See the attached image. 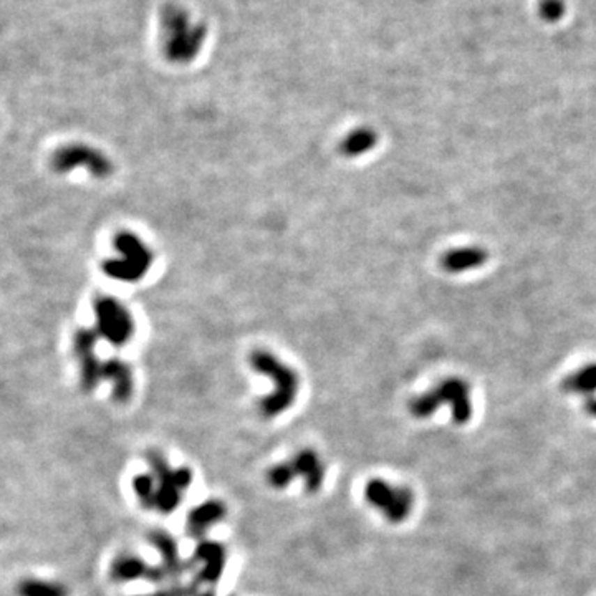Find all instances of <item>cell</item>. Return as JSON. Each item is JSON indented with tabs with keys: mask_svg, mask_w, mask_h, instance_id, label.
I'll return each instance as SVG.
<instances>
[{
	"mask_svg": "<svg viewBox=\"0 0 596 596\" xmlns=\"http://www.w3.org/2000/svg\"><path fill=\"white\" fill-rule=\"evenodd\" d=\"M250 366L255 373L268 376L273 383V391L270 395L262 397L260 401V411L265 418H275L278 414L285 413L291 404L295 403L298 395V376L290 366L270 351L257 350L249 358Z\"/></svg>",
	"mask_w": 596,
	"mask_h": 596,
	"instance_id": "6da1fadb",
	"label": "cell"
},
{
	"mask_svg": "<svg viewBox=\"0 0 596 596\" xmlns=\"http://www.w3.org/2000/svg\"><path fill=\"white\" fill-rule=\"evenodd\" d=\"M443 404L450 406L452 421L464 426L472 418V401L469 383L461 378H448L441 381L432 390L414 396L409 401L408 409L411 416L416 419L431 418Z\"/></svg>",
	"mask_w": 596,
	"mask_h": 596,
	"instance_id": "7a4b0ae2",
	"label": "cell"
},
{
	"mask_svg": "<svg viewBox=\"0 0 596 596\" xmlns=\"http://www.w3.org/2000/svg\"><path fill=\"white\" fill-rule=\"evenodd\" d=\"M118 257L106 260L103 272L119 282H138L149 272L153 252L136 234L119 232L114 237Z\"/></svg>",
	"mask_w": 596,
	"mask_h": 596,
	"instance_id": "3957f363",
	"label": "cell"
},
{
	"mask_svg": "<svg viewBox=\"0 0 596 596\" xmlns=\"http://www.w3.org/2000/svg\"><path fill=\"white\" fill-rule=\"evenodd\" d=\"M365 498L390 524H403L414 509V494L406 485H392L383 479H371L365 485Z\"/></svg>",
	"mask_w": 596,
	"mask_h": 596,
	"instance_id": "277c9868",
	"label": "cell"
},
{
	"mask_svg": "<svg viewBox=\"0 0 596 596\" xmlns=\"http://www.w3.org/2000/svg\"><path fill=\"white\" fill-rule=\"evenodd\" d=\"M96 333L113 346H125L135 337V320L121 302L113 297H98L93 303Z\"/></svg>",
	"mask_w": 596,
	"mask_h": 596,
	"instance_id": "5b68a950",
	"label": "cell"
},
{
	"mask_svg": "<svg viewBox=\"0 0 596 596\" xmlns=\"http://www.w3.org/2000/svg\"><path fill=\"white\" fill-rule=\"evenodd\" d=\"M52 167L60 174L73 171L75 167H85L96 179H106L112 176L113 165L100 149L88 144H66L52 156Z\"/></svg>",
	"mask_w": 596,
	"mask_h": 596,
	"instance_id": "8992f818",
	"label": "cell"
},
{
	"mask_svg": "<svg viewBox=\"0 0 596 596\" xmlns=\"http://www.w3.org/2000/svg\"><path fill=\"white\" fill-rule=\"evenodd\" d=\"M96 330L79 328L73 338V351L79 368V388L85 392L96 390L103 379V363L96 355Z\"/></svg>",
	"mask_w": 596,
	"mask_h": 596,
	"instance_id": "52a82bcc",
	"label": "cell"
},
{
	"mask_svg": "<svg viewBox=\"0 0 596 596\" xmlns=\"http://www.w3.org/2000/svg\"><path fill=\"white\" fill-rule=\"evenodd\" d=\"M146 459H148L149 466H151V474L158 482L156 509L165 515L172 514L179 509L184 494V490L176 482L174 469H171L169 462L159 450H148Z\"/></svg>",
	"mask_w": 596,
	"mask_h": 596,
	"instance_id": "ba28073f",
	"label": "cell"
},
{
	"mask_svg": "<svg viewBox=\"0 0 596 596\" xmlns=\"http://www.w3.org/2000/svg\"><path fill=\"white\" fill-rule=\"evenodd\" d=\"M192 558L196 562L204 563V567L196 576L197 585H201V583L215 585L224 575L225 565H227V550L220 542L199 540L196 549H194Z\"/></svg>",
	"mask_w": 596,
	"mask_h": 596,
	"instance_id": "9c48e42d",
	"label": "cell"
},
{
	"mask_svg": "<svg viewBox=\"0 0 596 596\" xmlns=\"http://www.w3.org/2000/svg\"><path fill=\"white\" fill-rule=\"evenodd\" d=\"M148 542L154 547V550L161 555V565L166 568L171 578H178L183 575L188 565L183 562L179 553L178 540L165 530L156 528L148 533Z\"/></svg>",
	"mask_w": 596,
	"mask_h": 596,
	"instance_id": "30bf717a",
	"label": "cell"
},
{
	"mask_svg": "<svg viewBox=\"0 0 596 596\" xmlns=\"http://www.w3.org/2000/svg\"><path fill=\"white\" fill-rule=\"evenodd\" d=\"M225 515H227L225 503L222 501H217V498H209V501L199 503L189 512L185 528H188L189 535L199 538L204 535L207 528L219 524Z\"/></svg>",
	"mask_w": 596,
	"mask_h": 596,
	"instance_id": "8fae6325",
	"label": "cell"
},
{
	"mask_svg": "<svg viewBox=\"0 0 596 596\" xmlns=\"http://www.w3.org/2000/svg\"><path fill=\"white\" fill-rule=\"evenodd\" d=\"M297 475L303 477V487L308 494L320 492L325 482V467L313 449H302L291 459Z\"/></svg>",
	"mask_w": 596,
	"mask_h": 596,
	"instance_id": "7c38bea8",
	"label": "cell"
},
{
	"mask_svg": "<svg viewBox=\"0 0 596 596\" xmlns=\"http://www.w3.org/2000/svg\"><path fill=\"white\" fill-rule=\"evenodd\" d=\"M103 379L113 383V399L125 404L135 392V379L130 365L119 358H109L103 363Z\"/></svg>",
	"mask_w": 596,
	"mask_h": 596,
	"instance_id": "4fadbf2b",
	"label": "cell"
},
{
	"mask_svg": "<svg viewBox=\"0 0 596 596\" xmlns=\"http://www.w3.org/2000/svg\"><path fill=\"white\" fill-rule=\"evenodd\" d=\"M487 260L489 254L482 247H457V249L448 250L441 257V267L449 273H462L482 267Z\"/></svg>",
	"mask_w": 596,
	"mask_h": 596,
	"instance_id": "5bb4252c",
	"label": "cell"
},
{
	"mask_svg": "<svg viewBox=\"0 0 596 596\" xmlns=\"http://www.w3.org/2000/svg\"><path fill=\"white\" fill-rule=\"evenodd\" d=\"M153 565L136 555H119L109 567V578L116 583L148 580Z\"/></svg>",
	"mask_w": 596,
	"mask_h": 596,
	"instance_id": "9a60e30c",
	"label": "cell"
},
{
	"mask_svg": "<svg viewBox=\"0 0 596 596\" xmlns=\"http://www.w3.org/2000/svg\"><path fill=\"white\" fill-rule=\"evenodd\" d=\"M378 143V135L376 131L371 130V128L361 126L353 130L346 138L342 139L339 143V153L346 158H358L363 156L371 149L374 148Z\"/></svg>",
	"mask_w": 596,
	"mask_h": 596,
	"instance_id": "2e32d148",
	"label": "cell"
},
{
	"mask_svg": "<svg viewBox=\"0 0 596 596\" xmlns=\"http://www.w3.org/2000/svg\"><path fill=\"white\" fill-rule=\"evenodd\" d=\"M560 388L567 395H593L596 391V363H590L568 374Z\"/></svg>",
	"mask_w": 596,
	"mask_h": 596,
	"instance_id": "e0dca14e",
	"label": "cell"
},
{
	"mask_svg": "<svg viewBox=\"0 0 596 596\" xmlns=\"http://www.w3.org/2000/svg\"><path fill=\"white\" fill-rule=\"evenodd\" d=\"M19 596H68V590L56 581L26 578L17 585Z\"/></svg>",
	"mask_w": 596,
	"mask_h": 596,
	"instance_id": "ac0fdd59",
	"label": "cell"
},
{
	"mask_svg": "<svg viewBox=\"0 0 596 596\" xmlns=\"http://www.w3.org/2000/svg\"><path fill=\"white\" fill-rule=\"evenodd\" d=\"M132 490L144 509H156L158 482L153 474H146V472L136 474L132 477Z\"/></svg>",
	"mask_w": 596,
	"mask_h": 596,
	"instance_id": "d6986e66",
	"label": "cell"
},
{
	"mask_svg": "<svg viewBox=\"0 0 596 596\" xmlns=\"http://www.w3.org/2000/svg\"><path fill=\"white\" fill-rule=\"evenodd\" d=\"M295 477L298 475L297 472H295L293 466H291V462L275 464V466H272L270 469L267 471V482L270 487L277 490H284L289 487V485L293 482Z\"/></svg>",
	"mask_w": 596,
	"mask_h": 596,
	"instance_id": "ffe728a7",
	"label": "cell"
},
{
	"mask_svg": "<svg viewBox=\"0 0 596 596\" xmlns=\"http://www.w3.org/2000/svg\"><path fill=\"white\" fill-rule=\"evenodd\" d=\"M538 13L545 22L560 20L565 13V2L563 0H540Z\"/></svg>",
	"mask_w": 596,
	"mask_h": 596,
	"instance_id": "44dd1931",
	"label": "cell"
},
{
	"mask_svg": "<svg viewBox=\"0 0 596 596\" xmlns=\"http://www.w3.org/2000/svg\"><path fill=\"white\" fill-rule=\"evenodd\" d=\"M197 586H199L197 583L194 581V583H191V585L167 586V588H161V590L151 591V593L136 595V596H196L199 593Z\"/></svg>",
	"mask_w": 596,
	"mask_h": 596,
	"instance_id": "7402d4cb",
	"label": "cell"
},
{
	"mask_svg": "<svg viewBox=\"0 0 596 596\" xmlns=\"http://www.w3.org/2000/svg\"><path fill=\"white\" fill-rule=\"evenodd\" d=\"M174 477H176V482H178V485L183 490H188L189 487H191L194 475H192V471L189 469V467L183 466V467H178V469H174Z\"/></svg>",
	"mask_w": 596,
	"mask_h": 596,
	"instance_id": "603a6c76",
	"label": "cell"
},
{
	"mask_svg": "<svg viewBox=\"0 0 596 596\" xmlns=\"http://www.w3.org/2000/svg\"><path fill=\"white\" fill-rule=\"evenodd\" d=\"M585 413L591 418H596V396H590L585 401Z\"/></svg>",
	"mask_w": 596,
	"mask_h": 596,
	"instance_id": "cb8c5ba5",
	"label": "cell"
},
{
	"mask_svg": "<svg viewBox=\"0 0 596 596\" xmlns=\"http://www.w3.org/2000/svg\"><path fill=\"white\" fill-rule=\"evenodd\" d=\"M196 596H215V591H212V590H207V591H199V593H197Z\"/></svg>",
	"mask_w": 596,
	"mask_h": 596,
	"instance_id": "d4e9b609",
	"label": "cell"
}]
</instances>
